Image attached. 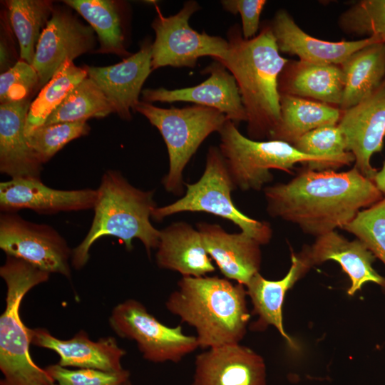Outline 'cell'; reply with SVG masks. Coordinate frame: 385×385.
<instances>
[{"instance_id": "cell-30", "label": "cell", "mask_w": 385, "mask_h": 385, "mask_svg": "<svg viewBox=\"0 0 385 385\" xmlns=\"http://www.w3.org/2000/svg\"><path fill=\"white\" fill-rule=\"evenodd\" d=\"M87 76L86 67H78L73 61L66 60L31 102L26 117V135L43 125L68 93Z\"/></svg>"}, {"instance_id": "cell-41", "label": "cell", "mask_w": 385, "mask_h": 385, "mask_svg": "<svg viewBox=\"0 0 385 385\" xmlns=\"http://www.w3.org/2000/svg\"><path fill=\"white\" fill-rule=\"evenodd\" d=\"M51 385H57V384H51Z\"/></svg>"}, {"instance_id": "cell-2", "label": "cell", "mask_w": 385, "mask_h": 385, "mask_svg": "<svg viewBox=\"0 0 385 385\" xmlns=\"http://www.w3.org/2000/svg\"><path fill=\"white\" fill-rule=\"evenodd\" d=\"M228 48L222 63L234 76L247 115V135L269 138L280 120L279 76L288 62L279 54L270 24L245 39L238 25L227 32Z\"/></svg>"}, {"instance_id": "cell-31", "label": "cell", "mask_w": 385, "mask_h": 385, "mask_svg": "<svg viewBox=\"0 0 385 385\" xmlns=\"http://www.w3.org/2000/svg\"><path fill=\"white\" fill-rule=\"evenodd\" d=\"M113 112L103 91L87 76L68 93L43 125L103 118Z\"/></svg>"}, {"instance_id": "cell-10", "label": "cell", "mask_w": 385, "mask_h": 385, "mask_svg": "<svg viewBox=\"0 0 385 385\" xmlns=\"http://www.w3.org/2000/svg\"><path fill=\"white\" fill-rule=\"evenodd\" d=\"M109 324L120 337L134 340L143 358L152 362L177 363L199 347L195 336L185 334L181 325L170 327L161 323L135 299L118 304Z\"/></svg>"}, {"instance_id": "cell-3", "label": "cell", "mask_w": 385, "mask_h": 385, "mask_svg": "<svg viewBox=\"0 0 385 385\" xmlns=\"http://www.w3.org/2000/svg\"><path fill=\"white\" fill-rule=\"evenodd\" d=\"M245 287L217 276L183 277L165 307L195 328L199 347L240 344L250 318Z\"/></svg>"}, {"instance_id": "cell-8", "label": "cell", "mask_w": 385, "mask_h": 385, "mask_svg": "<svg viewBox=\"0 0 385 385\" xmlns=\"http://www.w3.org/2000/svg\"><path fill=\"white\" fill-rule=\"evenodd\" d=\"M185 185V195L171 204L156 207L152 219L159 222L178 212H204L233 222L261 245L270 242L273 233L270 223L246 215L232 202L231 192L235 186L219 148L210 147L201 178Z\"/></svg>"}, {"instance_id": "cell-14", "label": "cell", "mask_w": 385, "mask_h": 385, "mask_svg": "<svg viewBox=\"0 0 385 385\" xmlns=\"http://www.w3.org/2000/svg\"><path fill=\"white\" fill-rule=\"evenodd\" d=\"M210 77L201 83L188 88L168 90L147 88L142 91L143 101L192 102L215 108L236 125L247 121V115L234 76L220 62L215 61L202 72Z\"/></svg>"}, {"instance_id": "cell-9", "label": "cell", "mask_w": 385, "mask_h": 385, "mask_svg": "<svg viewBox=\"0 0 385 385\" xmlns=\"http://www.w3.org/2000/svg\"><path fill=\"white\" fill-rule=\"evenodd\" d=\"M200 9L190 0L175 15L164 16L160 13L151 26L155 38L151 46L152 71L164 66L193 68L202 56L222 59L228 48V42L220 36L199 33L189 25L190 16Z\"/></svg>"}, {"instance_id": "cell-21", "label": "cell", "mask_w": 385, "mask_h": 385, "mask_svg": "<svg viewBox=\"0 0 385 385\" xmlns=\"http://www.w3.org/2000/svg\"><path fill=\"white\" fill-rule=\"evenodd\" d=\"M31 344L56 352L62 366H76L107 371L123 369L121 358L125 351L113 337L97 342L91 340L84 331H80L72 339L63 340L54 337L43 328L29 329Z\"/></svg>"}, {"instance_id": "cell-19", "label": "cell", "mask_w": 385, "mask_h": 385, "mask_svg": "<svg viewBox=\"0 0 385 385\" xmlns=\"http://www.w3.org/2000/svg\"><path fill=\"white\" fill-rule=\"evenodd\" d=\"M205 248L225 278L246 286L259 272L262 262L260 244L241 232L229 233L217 224L197 225Z\"/></svg>"}, {"instance_id": "cell-40", "label": "cell", "mask_w": 385, "mask_h": 385, "mask_svg": "<svg viewBox=\"0 0 385 385\" xmlns=\"http://www.w3.org/2000/svg\"><path fill=\"white\" fill-rule=\"evenodd\" d=\"M120 385H132L129 380L126 381L125 382L123 383Z\"/></svg>"}, {"instance_id": "cell-22", "label": "cell", "mask_w": 385, "mask_h": 385, "mask_svg": "<svg viewBox=\"0 0 385 385\" xmlns=\"http://www.w3.org/2000/svg\"><path fill=\"white\" fill-rule=\"evenodd\" d=\"M292 264L287 274L281 279L272 281L255 274L245 286L253 306L252 314L258 319L252 324L253 330H264L274 326L291 345L294 343L285 332L282 322V306L287 292L313 267L307 246L298 253L292 252Z\"/></svg>"}, {"instance_id": "cell-18", "label": "cell", "mask_w": 385, "mask_h": 385, "mask_svg": "<svg viewBox=\"0 0 385 385\" xmlns=\"http://www.w3.org/2000/svg\"><path fill=\"white\" fill-rule=\"evenodd\" d=\"M279 51L299 60L342 66L354 53L373 43H383L376 36L351 41H328L304 32L285 10L277 11L270 24Z\"/></svg>"}, {"instance_id": "cell-28", "label": "cell", "mask_w": 385, "mask_h": 385, "mask_svg": "<svg viewBox=\"0 0 385 385\" xmlns=\"http://www.w3.org/2000/svg\"><path fill=\"white\" fill-rule=\"evenodd\" d=\"M7 16L20 47V58L32 64L41 33L54 9L48 0H9Z\"/></svg>"}, {"instance_id": "cell-5", "label": "cell", "mask_w": 385, "mask_h": 385, "mask_svg": "<svg viewBox=\"0 0 385 385\" xmlns=\"http://www.w3.org/2000/svg\"><path fill=\"white\" fill-rule=\"evenodd\" d=\"M49 273L16 257H6L0 267L7 290L6 308L0 317L1 385H51L54 380L29 354V329L19 313L22 299L34 287L46 282Z\"/></svg>"}, {"instance_id": "cell-20", "label": "cell", "mask_w": 385, "mask_h": 385, "mask_svg": "<svg viewBox=\"0 0 385 385\" xmlns=\"http://www.w3.org/2000/svg\"><path fill=\"white\" fill-rule=\"evenodd\" d=\"M29 98L0 106V171L11 178L41 180L43 164L27 142Z\"/></svg>"}, {"instance_id": "cell-38", "label": "cell", "mask_w": 385, "mask_h": 385, "mask_svg": "<svg viewBox=\"0 0 385 385\" xmlns=\"http://www.w3.org/2000/svg\"><path fill=\"white\" fill-rule=\"evenodd\" d=\"M267 1L265 0H222L221 4L225 10L237 14L242 19V34L245 39L256 36L260 27V18Z\"/></svg>"}, {"instance_id": "cell-35", "label": "cell", "mask_w": 385, "mask_h": 385, "mask_svg": "<svg viewBox=\"0 0 385 385\" xmlns=\"http://www.w3.org/2000/svg\"><path fill=\"white\" fill-rule=\"evenodd\" d=\"M343 229L362 242L385 265V196L359 211Z\"/></svg>"}, {"instance_id": "cell-1", "label": "cell", "mask_w": 385, "mask_h": 385, "mask_svg": "<svg viewBox=\"0 0 385 385\" xmlns=\"http://www.w3.org/2000/svg\"><path fill=\"white\" fill-rule=\"evenodd\" d=\"M267 211L316 237L343 229L384 196L354 167L345 172L306 168L285 183L263 189Z\"/></svg>"}, {"instance_id": "cell-15", "label": "cell", "mask_w": 385, "mask_h": 385, "mask_svg": "<svg viewBox=\"0 0 385 385\" xmlns=\"http://www.w3.org/2000/svg\"><path fill=\"white\" fill-rule=\"evenodd\" d=\"M192 385H266L265 364L240 344L210 348L196 356Z\"/></svg>"}, {"instance_id": "cell-16", "label": "cell", "mask_w": 385, "mask_h": 385, "mask_svg": "<svg viewBox=\"0 0 385 385\" xmlns=\"http://www.w3.org/2000/svg\"><path fill=\"white\" fill-rule=\"evenodd\" d=\"M96 197V190H56L37 179L11 178L0 183V208L3 212L23 209L40 214L86 210L93 209Z\"/></svg>"}, {"instance_id": "cell-12", "label": "cell", "mask_w": 385, "mask_h": 385, "mask_svg": "<svg viewBox=\"0 0 385 385\" xmlns=\"http://www.w3.org/2000/svg\"><path fill=\"white\" fill-rule=\"evenodd\" d=\"M94 30L82 24L69 10L54 8L36 46L32 63L39 77L37 90L42 88L68 59L93 50Z\"/></svg>"}, {"instance_id": "cell-13", "label": "cell", "mask_w": 385, "mask_h": 385, "mask_svg": "<svg viewBox=\"0 0 385 385\" xmlns=\"http://www.w3.org/2000/svg\"><path fill=\"white\" fill-rule=\"evenodd\" d=\"M337 125L354 155V167L373 181L378 170L371 159L382 150L385 136V79L368 97L342 111Z\"/></svg>"}, {"instance_id": "cell-32", "label": "cell", "mask_w": 385, "mask_h": 385, "mask_svg": "<svg viewBox=\"0 0 385 385\" xmlns=\"http://www.w3.org/2000/svg\"><path fill=\"white\" fill-rule=\"evenodd\" d=\"M298 151L324 160L330 169L349 165L354 162L346 149L344 136L338 125L314 129L302 136L292 145Z\"/></svg>"}, {"instance_id": "cell-23", "label": "cell", "mask_w": 385, "mask_h": 385, "mask_svg": "<svg viewBox=\"0 0 385 385\" xmlns=\"http://www.w3.org/2000/svg\"><path fill=\"white\" fill-rule=\"evenodd\" d=\"M307 249L313 266L327 260H334L340 265L351 281L348 294H354L369 282L385 288V277L372 266L375 256L358 239L348 240L334 230L317 237L312 245L307 246Z\"/></svg>"}, {"instance_id": "cell-25", "label": "cell", "mask_w": 385, "mask_h": 385, "mask_svg": "<svg viewBox=\"0 0 385 385\" xmlns=\"http://www.w3.org/2000/svg\"><path fill=\"white\" fill-rule=\"evenodd\" d=\"M344 89L340 66L288 61L278 79L280 94L339 106Z\"/></svg>"}, {"instance_id": "cell-33", "label": "cell", "mask_w": 385, "mask_h": 385, "mask_svg": "<svg viewBox=\"0 0 385 385\" xmlns=\"http://www.w3.org/2000/svg\"><path fill=\"white\" fill-rule=\"evenodd\" d=\"M90 126L86 120L43 125L26 135L27 142L40 162L47 163L70 141L87 135Z\"/></svg>"}, {"instance_id": "cell-39", "label": "cell", "mask_w": 385, "mask_h": 385, "mask_svg": "<svg viewBox=\"0 0 385 385\" xmlns=\"http://www.w3.org/2000/svg\"><path fill=\"white\" fill-rule=\"evenodd\" d=\"M373 181L383 195L385 196V162L381 168L378 170Z\"/></svg>"}, {"instance_id": "cell-26", "label": "cell", "mask_w": 385, "mask_h": 385, "mask_svg": "<svg viewBox=\"0 0 385 385\" xmlns=\"http://www.w3.org/2000/svg\"><path fill=\"white\" fill-rule=\"evenodd\" d=\"M279 102L280 120L268 138L291 145L314 129L337 125L342 114L338 107L291 95L280 94Z\"/></svg>"}, {"instance_id": "cell-6", "label": "cell", "mask_w": 385, "mask_h": 385, "mask_svg": "<svg viewBox=\"0 0 385 385\" xmlns=\"http://www.w3.org/2000/svg\"><path fill=\"white\" fill-rule=\"evenodd\" d=\"M218 133L219 150L235 188L242 191L264 189L273 179L272 169L291 173L294 165L304 163L309 170H331L322 158L304 154L286 142L250 139L230 120Z\"/></svg>"}, {"instance_id": "cell-36", "label": "cell", "mask_w": 385, "mask_h": 385, "mask_svg": "<svg viewBox=\"0 0 385 385\" xmlns=\"http://www.w3.org/2000/svg\"><path fill=\"white\" fill-rule=\"evenodd\" d=\"M39 83L37 71L32 65L19 60L0 76V102L7 103L29 98Z\"/></svg>"}, {"instance_id": "cell-17", "label": "cell", "mask_w": 385, "mask_h": 385, "mask_svg": "<svg viewBox=\"0 0 385 385\" xmlns=\"http://www.w3.org/2000/svg\"><path fill=\"white\" fill-rule=\"evenodd\" d=\"M152 43L145 40L139 51L108 66H86L88 77L103 91L121 118L130 120L140 102L141 88L150 73Z\"/></svg>"}, {"instance_id": "cell-27", "label": "cell", "mask_w": 385, "mask_h": 385, "mask_svg": "<svg viewBox=\"0 0 385 385\" xmlns=\"http://www.w3.org/2000/svg\"><path fill=\"white\" fill-rule=\"evenodd\" d=\"M341 68L344 89L339 108L343 111L371 95L385 79V44L376 43L356 51Z\"/></svg>"}, {"instance_id": "cell-24", "label": "cell", "mask_w": 385, "mask_h": 385, "mask_svg": "<svg viewBox=\"0 0 385 385\" xmlns=\"http://www.w3.org/2000/svg\"><path fill=\"white\" fill-rule=\"evenodd\" d=\"M200 232L185 222H173L160 230L155 260L160 268L183 277L206 276L215 270Z\"/></svg>"}, {"instance_id": "cell-34", "label": "cell", "mask_w": 385, "mask_h": 385, "mask_svg": "<svg viewBox=\"0 0 385 385\" xmlns=\"http://www.w3.org/2000/svg\"><path fill=\"white\" fill-rule=\"evenodd\" d=\"M338 24L345 33L379 36L385 44V0H362L339 16Z\"/></svg>"}, {"instance_id": "cell-29", "label": "cell", "mask_w": 385, "mask_h": 385, "mask_svg": "<svg viewBox=\"0 0 385 385\" xmlns=\"http://www.w3.org/2000/svg\"><path fill=\"white\" fill-rule=\"evenodd\" d=\"M63 2L81 14L97 34L100 43L96 53L130 56L124 45L121 19L115 1L111 0H66Z\"/></svg>"}, {"instance_id": "cell-4", "label": "cell", "mask_w": 385, "mask_h": 385, "mask_svg": "<svg viewBox=\"0 0 385 385\" xmlns=\"http://www.w3.org/2000/svg\"><path fill=\"white\" fill-rule=\"evenodd\" d=\"M96 190L91 228L84 240L72 250L71 263L75 269L86 265L91 246L103 236L120 239L128 251L133 248V239L141 241L148 255L152 249L157 248L160 230L150 222L152 212L157 207L154 191L134 187L115 170L103 174Z\"/></svg>"}, {"instance_id": "cell-7", "label": "cell", "mask_w": 385, "mask_h": 385, "mask_svg": "<svg viewBox=\"0 0 385 385\" xmlns=\"http://www.w3.org/2000/svg\"><path fill=\"white\" fill-rule=\"evenodd\" d=\"M134 111L144 115L160 131L166 144L169 170L162 183L167 192H183V172L202 143L213 132H219L228 120L219 111L194 105L182 108L156 107L140 101Z\"/></svg>"}, {"instance_id": "cell-11", "label": "cell", "mask_w": 385, "mask_h": 385, "mask_svg": "<svg viewBox=\"0 0 385 385\" xmlns=\"http://www.w3.org/2000/svg\"><path fill=\"white\" fill-rule=\"evenodd\" d=\"M0 247L8 256L21 259L51 273L71 277L72 251L52 227L24 220L14 212L0 216Z\"/></svg>"}, {"instance_id": "cell-37", "label": "cell", "mask_w": 385, "mask_h": 385, "mask_svg": "<svg viewBox=\"0 0 385 385\" xmlns=\"http://www.w3.org/2000/svg\"><path fill=\"white\" fill-rule=\"evenodd\" d=\"M45 369L58 385H120L130 376V372L123 369L114 371L93 369L70 370L58 364Z\"/></svg>"}]
</instances>
